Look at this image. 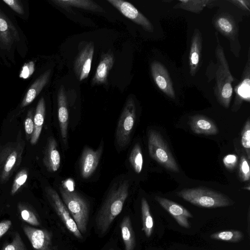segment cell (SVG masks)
<instances>
[{
	"label": "cell",
	"instance_id": "1",
	"mask_svg": "<svg viewBox=\"0 0 250 250\" xmlns=\"http://www.w3.org/2000/svg\"><path fill=\"white\" fill-rule=\"evenodd\" d=\"M128 193L129 182L127 180L120 182L110 190L96 219V227L101 234L108 230L120 213Z\"/></svg>",
	"mask_w": 250,
	"mask_h": 250
},
{
	"label": "cell",
	"instance_id": "2",
	"mask_svg": "<svg viewBox=\"0 0 250 250\" xmlns=\"http://www.w3.org/2000/svg\"><path fill=\"white\" fill-rule=\"evenodd\" d=\"M218 67L216 72V84L214 93L218 102L225 108H228L233 93L232 83L234 79L232 76L223 49L218 43L215 50Z\"/></svg>",
	"mask_w": 250,
	"mask_h": 250
},
{
	"label": "cell",
	"instance_id": "3",
	"mask_svg": "<svg viewBox=\"0 0 250 250\" xmlns=\"http://www.w3.org/2000/svg\"><path fill=\"white\" fill-rule=\"evenodd\" d=\"M176 194L191 204L203 208L224 207L232 203L224 194L205 188H184L177 192Z\"/></svg>",
	"mask_w": 250,
	"mask_h": 250
},
{
	"label": "cell",
	"instance_id": "4",
	"mask_svg": "<svg viewBox=\"0 0 250 250\" xmlns=\"http://www.w3.org/2000/svg\"><path fill=\"white\" fill-rule=\"evenodd\" d=\"M60 191L63 201L81 233L86 231L89 219V206L86 201L76 192L61 187Z\"/></svg>",
	"mask_w": 250,
	"mask_h": 250
},
{
	"label": "cell",
	"instance_id": "5",
	"mask_svg": "<svg viewBox=\"0 0 250 250\" xmlns=\"http://www.w3.org/2000/svg\"><path fill=\"white\" fill-rule=\"evenodd\" d=\"M148 148L150 157L167 169L179 172L178 166L162 136L150 130L148 133Z\"/></svg>",
	"mask_w": 250,
	"mask_h": 250
},
{
	"label": "cell",
	"instance_id": "6",
	"mask_svg": "<svg viewBox=\"0 0 250 250\" xmlns=\"http://www.w3.org/2000/svg\"><path fill=\"white\" fill-rule=\"evenodd\" d=\"M136 117L135 102L133 98L130 97L125 104L117 127L116 140L119 147H124L129 144Z\"/></svg>",
	"mask_w": 250,
	"mask_h": 250
},
{
	"label": "cell",
	"instance_id": "7",
	"mask_svg": "<svg viewBox=\"0 0 250 250\" xmlns=\"http://www.w3.org/2000/svg\"><path fill=\"white\" fill-rule=\"evenodd\" d=\"M94 48L92 42H85L82 46L79 47L74 61L73 69L77 79L80 82L86 79L89 74Z\"/></svg>",
	"mask_w": 250,
	"mask_h": 250
},
{
	"label": "cell",
	"instance_id": "8",
	"mask_svg": "<svg viewBox=\"0 0 250 250\" xmlns=\"http://www.w3.org/2000/svg\"><path fill=\"white\" fill-rule=\"evenodd\" d=\"M49 200L55 211L63 222L66 228L78 239H82V233L71 216L65 205L61 199L58 193L50 188L46 189Z\"/></svg>",
	"mask_w": 250,
	"mask_h": 250
},
{
	"label": "cell",
	"instance_id": "9",
	"mask_svg": "<svg viewBox=\"0 0 250 250\" xmlns=\"http://www.w3.org/2000/svg\"><path fill=\"white\" fill-rule=\"evenodd\" d=\"M120 13L134 23L142 26L149 32L154 31V27L149 20L131 3L122 0H107Z\"/></svg>",
	"mask_w": 250,
	"mask_h": 250
},
{
	"label": "cell",
	"instance_id": "10",
	"mask_svg": "<svg viewBox=\"0 0 250 250\" xmlns=\"http://www.w3.org/2000/svg\"><path fill=\"white\" fill-rule=\"evenodd\" d=\"M150 71L159 89L169 98L174 99L175 93L172 82L165 66L162 63L154 61L151 63Z\"/></svg>",
	"mask_w": 250,
	"mask_h": 250
},
{
	"label": "cell",
	"instance_id": "11",
	"mask_svg": "<svg viewBox=\"0 0 250 250\" xmlns=\"http://www.w3.org/2000/svg\"><path fill=\"white\" fill-rule=\"evenodd\" d=\"M22 229L34 250H53L52 235L50 231L27 225L23 226Z\"/></svg>",
	"mask_w": 250,
	"mask_h": 250
},
{
	"label": "cell",
	"instance_id": "12",
	"mask_svg": "<svg viewBox=\"0 0 250 250\" xmlns=\"http://www.w3.org/2000/svg\"><path fill=\"white\" fill-rule=\"evenodd\" d=\"M103 152V146L96 150L86 147L83 150L80 163V171L83 179L89 178L97 167Z\"/></svg>",
	"mask_w": 250,
	"mask_h": 250
},
{
	"label": "cell",
	"instance_id": "13",
	"mask_svg": "<svg viewBox=\"0 0 250 250\" xmlns=\"http://www.w3.org/2000/svg\"><path fill=\"white\" fill-rule=\"evenodd\" d=\"M155 199L174 217L180 226L187 229L190 228L188 219L193 216L188 210L181 205L167 198L156 196Z\"/></svg>",
	"mask_w": 250,
	"mask_h": 250
},
{
	"label": "cell",
	"instance_id": "14",
	"mask_svg": "<svg viewBox=\"0 0 250 250\" xmlns=\"http://www.w3.org/2000/svg\"><path fill=\"white\" fill-rule=\"evenodd\" d=\"M114 62V56L111 51L102 52L97 68L91 82V86L107 83L108 75L113 67Z\"/></svg>",
	"mask_w": 250,
	"mask_h": 250
},
{
	"label": "cell",
	"instance_id": "15",
	"mask_svg": "<svg viewBox=\"0 0 250 250\" xmlns=\"http://www.w3.org/2000/svg\"><path fill=\"white\" fill-rule=\"evenodd\" d=\"M58 119L61 136L64 143H66L68 125L69 113L64 87L61 85L57 96Z\"/></svg>",
	"mask_w": 250,
	"mask_h": 250
},
{
	"label": "cell",
	"instance_id": "16",
	"mask_svg": "<svg viewBox=\"0 0 250 250\" xmlns=\"http://www.w3.org/2000/svg\"><path fill=\"white\" fill-rule=\"evenodd\" d=\"M202 49V38L200 31L195 29L191 38L189 55V72L194 76L197 73Z\"/></svg>",
	"mask_w": 250,
	"mask_h": 250
},
{
	"label": "cell",
	"instance_id": "17",
	"mask_svg": "<svg viewBox=\"0 0 250 250\" xmlns=\"http://www.w3.org/2000/svg\"><path fill=\"white\" fill-rule=\"evenodd\" d=\"M189 125L191 130L197 134L210 135L218 133V128L214 122L202 115H195L190 117Z\"/></svg>",
	"mask_w": 250,
	"mask_h": 250
},
{
	"label": "cell",
	"instance_id": "18",
	"mask_svg": "<svg viewBox=\"0 0 250 250\" xmlns=\"http://www.w3.org/2000/svg\"><path fill=\"white\" fill-rule=\"evenodd\" d=\"M43 162L47 170L50 172L57 171L60 167L61 156L57 142L53 137L48 140Z\"/></svg>",
	"mask_w": 250,
	"mask_h": 250
},
{
	"label": "cell",
	"instance_id": "19",
	"mask_svg": "<svg viewBox=\"0 0 250 250\" xmlns=\"http://www.w3.org/2000/svg\"><path fill=\"white\" fill-rule=\"evenodd\" d=\"M214 25L219 32L228 39H233L237 34L238 29L234 20L227 14L217 16Z\"/></svg>",
	"mask_w": 250,
	"mask_h": 250
},
{
	"label": "cell",
	"instance_id": "20",
	"mask_svg": "<svg viewBox=\"0 0 250 250\" xmlns=\"http://www.w3.org/2000/svg\"><path fill=\"white\" fill-rule=\"evenodd\" d=\"M51 70L48 69L39 76L29 88L21 104L25 107L31 104L46 85L51 75Z\"/></svg>",
	"mask_w": 250,
	"mask_h": 250
},
{
	"label": "cell",
	"instance_id": "21",
	"mask_svg": "<svg viewBox=\"0 0 250 250\" xmlns=\"http://www.w3.org/2000/svg\"><path fill=\"white\" fill-rule=\"evenodd\" d=\"M45 113V103L43 97H42L37 105L33 119L34 130L30 141V143L32 145L36 144L39 139L43 125Z\"/></svg>",
	"mask_w": 250,
	"mask_h": 250
},
{
	"label": "cell",
	"instance_id": "22",
	"mask_svg": "<svg viewBox=\"0 0 250 250\" xmlns=\"http://www.w3.org/2000/svg\"><path fill=\"white\" fill-rule=\"evenodd\" d=\"M55 4L68 10L70 7L82 8L85 10L102 12V7L93 0H54Z\"/></svg>",
	"mask_w": 250,
	"mask_h": 250
},
{
	"label": "cell",
	"instance_id": "23",
	"mask_svg": "<svg viewBox=\"0 0 250 250\" xmlns=\"http://www.w3.org/2000/svg\"><path fill=\"white\" fill-rule=\"evenodd\" d=\"M249 52L248 60L244 68L241 82L235 89L236 99L237 101H250V54Z\"/></svg>",
	"mask_w": 250,
	"mask_h": 250
},
{
	"label": "cell",
	"instance_id": "24",
	"mask_svg": "<svg viewBox=\"0 0 250 250\" xmlns=\"http://www.w3.org/2000/svg\"><path fill=\"white\" fill-rule=\"evenodd\" d=\"M122 238L125 250H133L136 245V238L131 222L128 216H125L121 224Z\"/></svg>",
	"mask_w": 250,
	"mask_h": 250
},
{
	"label": "cell",
	"instance_id": "25",
	"mask_svg": "<svg viewBox=\"0 0 250 250\" xmlns=\"http://www.w3.org/2000/svg\"><path fill=\"white\" fill-rule=\"evenodd\" d=\"M141 210L143 221V230L146 235L149 237L151 236L153 229V220L150 211L149 205L144 198L141 200Z\"/></svg>",
	"mask_w": 250,
	"mask_h": 250
},
{
	"label": "cell",
	"instance_id": "26",
	"mask_svg": "<svg viewBox=\"0 0 250 250\" xmlns=\"http://www.w3.org/2000/svg\"><path fill=\"white\" fill-rule=\"evenodd\" d=\"M211 1L208 0H178V3L174 6V8H180L190 12L199 14Z\"/></svg>",
	"mask_w": 250,
	"mask_h": 250
},
{
	"label": "cell",
	"instance_id": "27",
	"mask_svg": "<svg viewBox=\"0 0 250 250\" xmlns=\"http://www.w3.org/2000/svg\"><path fill=\"white\" fill-rule=\"evenodd\" d=\"M210 237L213 239L235 243L243 239L244 234L238 230H225L214 233L211 235Z\"/></svg>",
	"mask_w": 250,
	"mask_h": 250
},
{
	"label": "cell",
	"instance_id": "28",
	"mask_svg": "<svg viewBox=\"0 0 250 250\" xmlns=\"http://www.w3.org/2000/svg\"><path fill=\"white\" fill-rule=\"evenodd\" d=\"M129 162L137 173H140L143 165V158L140 146L136 144L133 147L129 157Z\"/></svg>",
	"mask_w": 250,
	"mask_h": 250
},
{
	"label": "cell",
	"instance_id": "29",
	"mask_svg": "<svg viewBox=\"0 0 250 250\" xmlns=\"http://www.w3.org/2000/svg\"><path fill=\"white\" fill-rule=\"evenodd\" d=\"M0 42L7 46L12 42V26L0 15Z\"/></svg>",
	"mask_w": 250,
	"mask_h": 250
},
{
	"label": "cell",
	"instance_id": "30",
	"mask_svg": "<svg viewBox=\"0 0 250 250\" xmlns=\"http://www.w3.org/2000/svg\"><path fill=\"white\" fill-rule=\"evenodd\" d=\"M18 208L23 220L32 226H38L40 225L38 217L31 208L21 204H19Z\"/></svg>",
	"mask_w": 250,
	"mask_h": 250
},
{
	"label": "cell",
	"instance_id": "31",
	"mask_svg": "<svg viewBox=\"0 0 250 250\" xmlns=\"http://www.w3.org/2000/svg\"><path fill=\"white\" fill-rule=\"evenodd\" d=\"M241 144L244 148L248 160L250 159V121L248 119L241 132Z\"/></svg>",
	"mask_w": 250,
	"mask_h": 250
},
{
	"label": "cell",
	"instance_id": "32",
	"mask_svg": "<svg viewBox=\"0 0 250 250\" xmlns=\"http://www.w3.org/2000/svg\"><path fill=\"white\" fill-rule=\"evenodd\" d=\"M1 250H27L21 235L16 232L13 237L12 241L6 244Z\"/></svg>",
	"mask_w": 250,
	"mask_h": 250
},
{
	"label": "cell",
	"instance_id": "33",
	"mask_svg": "<svg viewBox=\"0 0 250 250\" xmlns=\"http://www.w3.org/2000/svg\"><path fill=\"white\" fill-rule=\"evenodd\" d=\"M239 175L241 180L243 182L248 181L250 180L249 161L244 155H242L240 158Z\"/></svg>",
	"mask_w": 250,
	"mask_h": 250
},
{
	"label": "cell",
	"instance_id": "34",
	"mask_svg": "<svg viewBox=\"0 0 250 250\" xmlns=\"http://www.w3.org/2000/svg\"><path fill=\"white\" fill-rule=\"evenodd\" d=\"M27 179V174L25 170L21 171L15 178L11 191V195L15 194L24 184Z\"/></svg>",
	"mask_w": 250,
	"mask_h": 250
},
{
	"label": "cell",
	"instance_id": "35",
	"mask_svg": "<svg viewBox=\"0 0 250 250\" xmlns=\"http://www.w3.org/2000/svg\"><path fill=\"white\" fill-rule=\"evenodd\" d=\"M17 157L16 151H13L8 157L4 166L3 178L7 176L14 166Z\"/></svg>",
	"mask_w": 250,
	"mask_h": 250
},
{
	"label": "cell",
	"instance_id": "36",
	"mask_svg": "<svg viewBox=\"0 0 250 250\" xmlns=\"http://www.w3.org/2000/svg\"><path fill=\"white\" fill-rule=\"evenodd\" d=\"M35 70V64L33 62L26 63L23 66L20 74V77L26 79L30 77Z\"/></svg>",
	"mask_w": 250,
	"mask_h": 250
},
{
	"label": "cell",
	"instance_id": "37",
	"mask_svg": "<svg viewBox=\"0 0 250 250\" xmlns=\"http://www.w3.org/2000/svg\"><path fill=\"white\" fill-rule=\"evenodd\" d=\"M3 1L12 9L19 14L22 15L24 13L20 2L17 0H3Z\"/></svg>",
	"mask_w": 250,
	"mask_h": 250
},
{
	"label": "cell",
	"instance_id": "38",
	"mask_svg": "<svg viewBox=\"0 0 250 250\" xmlns=\"http://www.w3.org/2000/svg\"><path fill=\"white\" fill-rule=\"evenodd\" d=\"M30 114L26 118L24 122L25 130L27 135H32L34 130V122L32 118V113H30Z\"/></svg>",
	"mask_w": 250,
	"mask_h": 250
},
{
	"label": "cell",
	"instance_id": "39",
	"mask_svg": "<svg viewBox=\"0 0 250 250\" xmlns=\"http://www.w3.org/2000/svg\"><path fill=\"white\" fill-rule=\"evenodd\" d=\"M237 162V157L235 155L229 154L223 159V163L225 167L229 169L232 168Z\"/></svg>",
	"mask_w": 250,
	"mask_h": 250
},
{
	"label": "cell",
	"instance_id": "40",
	"mask_svg": "<svg viewBox=\"0 0 250 250\" xmlns=\"http://www.w3.org/2000/svg\"><path fill=\"white\" fill-rule=\"evenodd\" d=\"M230 2L232 3L234 5H235L236 7L243 9L245 11H250V0H229Z\"/></svg>",
	"mask_w": 250,
	"mask_h": 250
},
{
	"label": "cell",
	"instance_id": "41",
	"mask_svg": "<svg viewBox=\"0 0 250 250\" xmlns=\"http://www.w3.org/2000/svg\"><path fill=\"white\" fill-rule=\"evenodd\" d=\"M12 225L10 220H4L0 222V238H1L10 229Z\"/></svg>",
	"mask_w": 250,
	"mask_h": 250
},
{
	"label": "cell",
	"instance_id": "42",
	"mask_svg": "<svg viewBox=\"0 0 250 250\" xmlns=\"http://www.w3.org/2000/svg\"><path fill=\"white\" fill-rule=\"evenodd\" d=\"M112 250V249H110V250Z\"/></svg>",
	"mask_w": 250,
	"mask_h": 250
}]
</instances>
